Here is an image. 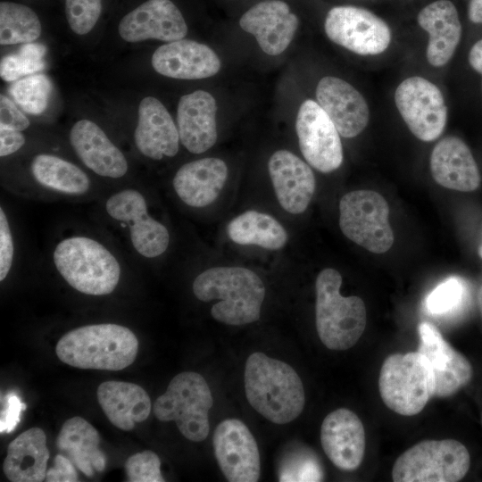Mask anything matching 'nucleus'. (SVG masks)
<instances>
[{"instance_id": "obj_1", "label": "nucleus", "mask_w": 482, "mask_h": 482, "mask_svg": "<svg viewBox=\"0 0 482 482\" xmlns=\"http://www.w3.org/2000/svg\"><path fill=\"white\" fill-rule=\"evenodd\" d=\"M245 396L251 406L268 420L286 424L303 411V382L287 363L261 352L249 355L245 368Z\"/></svg>"}, {"instance_id": "obj_2", "label": "nucleus", "mask_w": 482, "mask_h": 482, "mask_svg": "<svg viewBox=\"0 0 482 482\" xmlns=\"http://www.w3.org/2000/svg\"><path fill=\"white\" fill-rule=\"evenodd\" d=\"M195 297L203 302L218 300L211 314L219 322L240 326L259 320L265 297L260 277L243 267H213L200 273L193 282Z\"/></svg>"}, {"instance_id": "obj_3", "label": "nucleus", "mask_w": 482, "mask_h": 482, "mask_svg": "<svg viewBox=\"0 0 482 482\" xmlns=\"http://www.w3.org/2000/svg\"><path fill=\"white\" fill-rule=\"evenodd\" d=\"M138 340L127 327L101 323L79 327L63 335L55 353L64 363L84 370H120L131 365Z\"/></svg>"}, {"instance_id": "obj_4", "label": "nucleus", "mask_w": 482, "mask_h": 482, "mask_svg": "<svg viewBox=\"0 0 482 482\" xmlns=\"http://www.w3.org/2000/svg\"><path fill=\"white\" fill-rule=\"evenodd\" d=\"M62 278L77 291L89 295L113 292L120 278L117 258L103 244L85 236L61 240L53 253Z\"/></svg>"}, {"instance_id": "obj_5", "label": "nucleus", "mask_w": 482, "mask_h": 482, "mask_svg": "<svg viewBox=\"0 0 482 482\" xmlns=\"http://www.w3.org/2000/svg\"><path fill=\"white\" fill-rule=\"evenodd\" d=\"M342 276L335 269L322 270L315 283L316 328L320 341L330 350H347L362 337L366 308L358 296L340 294Z\"/></svg>"}, {"instance_id": "obj_6", "label": "nucleus", "mask_w": 482, "mask_h": 482, "mask_svg": "<svg viewBox=\"0 0 482 482\" xmlns=\"http://www.w3.org/2000/svg\"><path fill=\"white\" fill-rule=\"evenodd\" d=\"M378 390L390 410L403 416L416 415L435 396L433 368L419 351L391 354L381 366Z\"/></svg>"}, {"instance_id": "obj_7", "label": "nucleus", "mask_w": 482, "mask_h": 482, "mask_svg": "<svg viewBox=\"0 0 482 482\" xmlns=\"http://www.w3.org/2000/svg\"><path fill=\"white\" fill-rule=\"evenodd\" d=\"M212 404L204 378L194 371H184L176 375L155 400L154 414L160 421H175L187 439L201 442L209 434L208 414Z\"/></svg>"}, {"instance_id": "obj_8", "label": "nucleus", "mask_w": 482, "mask_h": 482, "mask_svg": "<svg viewBox=\"0 0 482 482\" xmlns=\"http://www.w3.org/2000/svg\"><path fill=\"white\" fill-rule=\"evenodd\" d=\"M467 448L454 439L425 440L404 451L395 461V482H456L468 472Z\"/></svg>"}, {"instance_id": "obj_9", "label": "nucleus", "mask_w": 482, "mask_h": 482, "mask_svg": "<svg viewBox=\"0 0 482 482\" xmlns=\"http://www.w3.org/2000/svg\"><path fill=\"white\" fill-rule=\"evenodd\" d=\"M388 216L386 200L375 191H352L340 199L339 226L343 234L372 253H383L394 243Z\"/></svg>"}, {"instance_id": "obj_10", "label": "nucleus", "mask_w": 482, "mask_h": 482, "mask_svg": "<svg viewBox=\"0 0 482 482\" xmlns=\"http://www.w3.org/2000/svg\"><path fill=\"white\" fill-rule=\"evenodd\" d=\"M324 29L332 42L361 55L378 54L391 41V30L381 18L353 5L330 9Z\"/></svg>"}, {"instance_id": "obj_11", "label": "nucleus", "mask_w": 482, "mask_h": 482, "mask_svg": "<svg viewBox=\"0 0 482 482\" xmlns=\"http://www.w3.org/2000/svg\"><path fill=\"white\" fill-rule=\"evenodd\" d=\"M395 102L417 138L430 142L444 131L447 108L440 89L429 80L419 76L404 79L395 90Z\"/></svg>"}, {"instance_id": "obj_12", "label": "nucleus", "mask_w": 482, "mask_h": 482, "mask_svg": "<svg viewBox=\"0 0 482 482\" xmlns=\"http://www.w3.org/2000/svg\"><path fill=\"white\" fill-rule=\"evenodd\" d=\"M105 210L111 218L128 227L131 244L140 255L155 258L167 250L169 231L151 217L140 191L127 188L112 195L105 203Z\"/></svg>"}, {"instance_id": "obj_13", "label": "nucleus", "mask_w": 482, "mask_h": 482, "mask_svg": "<svg viewBox=\"0 0 482 482\" xmlns=\"http://www.w3.org/2000/svg\"><path fill=\"white\" fill-rule=\"evenodd\" d=\"M295 129L300 150L310 165L323 173L340 167L343 162L340 134L318 103L307 99L301 104Z\"/></svg>"}, {"instance_id": "obj_14", "label": "nucleus", "mask_w": 482, "mask_h": 482, "mask_svg": "<svg viewBox=\"0 0 482 482\" xmlns=\"http://www.w3.org/2000/svg\"><path fill=\"white\" fill-rule=\"evenodd\" d=\"M212 444L218 465L228 481L256 482L261 461L256 441L247 426L237 419L221 421Z\"/></svg>"}, {"instance_id": "obj_15", "label": "nucleus", "mask_w": 482, "mask_h": 482, "mask_svg": "<svg viewBox=\"0 0 482 482\" xmlns=\"http://www.w3.org/2000/svg\"><path fill=\"white\" fill-rule=\"evenodd\" d=\"M118 31L126 42L157 39L169 43L183 39L187 26L170 0H148L120 20Z\"/></svg>"}, {"instance_id": "obj_16", "label": "nucleus", "mask_w": 482, "mask_h": 482, "mask_svg": "<svg viewBox=\"0 0 482 482\" xmlns=\"http://www.w3.org/2000/svg\"><path fill=\"white\" fill-rule=\"evenodd\" d=\"M418 351L429 361L436 377V397H449L466 386L472 378V367L430 322L418 326Z\"/></svg>"}, {"instance_id": "obj_17", "label": "nucleus", "mask_w": 482, "mask_h": 482, "mask_svg": "<svg viewBox=\"0 0 482 482\" xmlns=\"http://www.w3.org/2000/svg\"><path fill=\"white\" fill-rule=\"evenodd\" d=\"M320 443L327 457L339 470H357L365 453V431L362 420L349 409L335 410L321 424Z\"/></svg>"}, {"instance_id": "obj_18", "label": "nucleus", "mask_w": 482, "mask_h": 482, "mask_svg": "<svg viewBox=\"0 0 482 482\" xmlns=\"http://www.w3.org/2000/svg\"><path fill=\"white\" fill-rule=\"evenodd\" d=\"M298 24V17L281 0L262 1L239 20L242 29L253 35L262 50L270 55L280 54L287 48Z\"/></svg>"}, {"instance_id": "obj_19", "label": "nucleus", "mask_w": 482, "mask_h": 482, "mask_svg": "<svg viewBox=\"0 0 482 482\" xmlns=\"http://www.w3.org/2000/svg\"><path fill=\"white\" fill-rule=\"evenodd\" d=\"M316 98L342 137H356L366 128L370 118L368 104L345 80L333 76L322 78L316 87Z\"/></svg>"}, {"instance_id": "obj_20", "label": "nucleus", "mask_w": 482, "mask_h": 482, "mask_svg": "<svg viewBox=\"0 0 482 482\" xmlns=\"http://www.w3.org/2000/svg\"><path fill=\"white\" fill-rule=\"evenodd\" d=\"M152 66L165 77L201 79L215 75L220 69V61L206 45L179 39L159 46L152 55Z\"/></svg>"}, {"instance_id": "obj_21", "label": "nucleus", "mask_w": 482, "mask_h": 482, "mask_svg": "<svg viewBox=\"0 0 482 482\" xmlns=\"http://www.w3.org/2000/svg\"><path fill=\"white\" fill-rule=\"evenodd\" d=\"M268 169L281 207L293 214L303 212L315 190L310 166L293 153L278 150L270 156Z\"/></svg>"}, {"instance_id": "obj_22", "label": "nucleus", "mask_w": 482, "mask_h": 482, "mask_svg": "<svg viewBox=\"0 0 482 482\" xmlns=\"http://www.w3.org/2000/svg\"><path fill=\"white\" fill-rule=\"evenodd\" d=\"M70 143L80 161L96 174L120 179L127 173L124 154L95 122L86 119L77 121L70 131Z\"/></svg>"}, {"instance_id": "obj_23", "label": "nucleus", "mask_w": 482, "mask_h": 482, "mask_svg": "<svg viewBox=\"0 0 482 482\" xmlns=\"http://www.w3.org/2000/svg\"><path fill=\"white\" fill-rule=\"evenodd\" d=\"M217 104L207 91L195 90L180 97L177 123L182 145L193 154H202L217 140Z\"/></svg>"}, {"instance_id": "obj_24", "label": "nucleus", "mask_w": 482, "mask_h": 482, "mask_svg": "<svg viewBox=\"0 0 482 482\" xmlns=\"http://www.w3.org/2000/svg\"><path fill=\"white\" fill-rule=\"evenodd\" d=\"M134 139L140 153L153 160L178 154L180 141L178 127L157 98L146 96L140 102Z\"/></svg>"}, {"instance_id": "obj_25", "label": "nucleus", "mask_w": 482, "mask_h": 482, "mask_svg": "<svg viewBox=\"0 0 482 482\" xmlns=\"http://www.w3.org/2000/svg\"><path fill=\"white\" fill-rule=\"evenodd\" d=\"M430 170L433 179L449 189L470 192L480 184L476 161L468 145L457 137H446L435 145Z\"/></svg>"}, {"instance_id": "obj_26", "label": "nucleus", "mask_w": 482, "mask_h": 482, "mask_svg": "<svg viewBox=\"0 0 482 482\" xmlns=\"http://www.w3.org/2000/svg\"><path fill=\"white\" fill-rule=\"evenodd\" d=\"M227 177L226 163L219 158L207 157L182 165L176 172L172 185L183 203L201 208L217 199Z\"/></svg>"}, {"instance_id": "obj_27", "label": "nucleus", "mask_w": 482, "mask_h": 482, "mask_svg": "<svg viewBox=\"0 0 482 482\" xmlns=\"http://www.w3.org/2000/svg\"><path fill=\"white\" fill-rule=\"evenodd\" d=\"M417 20L428 33V62L435 67L444 66L453 57L461 37L456 7L449 0H437L421 9Z\"/></svg>"}, {"instance_id": "obj_28", "label": "nucleus", "mask_w": 482, "mask_h": 482, "mask_svg": "<svg viewBox=\"0 0 482 482\" xmlns=\"http://www.w3.org/2000/svg\"><path fill=\"white\" fill-rule=\"evenodd\" d=\"M96 396L108 420L121 430H131L136 423L145 420L151 412L149 395L134 383L104 381L99 385Z\"/></svg>"}, {"instance_id": "obj_29", "label": "nucleus", "mask_w": 482, "mask_h": 482, "mask_svg": "<svg viewBox=\"0 0 482 482\" xmlns=\"http://www.w3.org/2000/svg\"><path fill=\"white\" fill-rule=\"evenodd\" d=\"M49 455L45 432L29 428L9 444L4 473L12 482H41L46 477Z\"/></svg>"}, {"instance_id": "obj_30", "label": "nucleus", "mask_w": 482, "mask_h": 482, "mask_svg": "<svg viewBox=\"0 0 482 482\" xmlns=\"http://www.w3.org/2000/svg\"><path fill=\"white\" fill-rule=\"evenodd\" d=\"M100 436L85 419L76 416L67 420L56 439V445L87 477L105 468L106 458L99 448Z\"/></svg>"}, {"instance_id": "obj_31", "label": "nucleus", "mask_w": 482, "mask_h": 482, "mask_svg": "<svg viewBox=\"0 0 482 482\" xmlns=\"http://www.w3.org/2000/svg\"><path fill=\"white\" fill-rule=\"evenodd\" d=\"M30 171L42 187L68 195H84L91 186L90 179L79 167L53 154L36 155Z\"/></svg>"}, {"instance_id": "obj_32", "label": "nucleus", "mask_w": 482, "mask_h": 482, "mask_svg": "<svg viewBox=\"0 0 482 482\" xmlns=\"http://www.w3.org/2000/svg\"><path fill=\"white\" fill-rule=\"evenodd\" d=\"M227 232L236 244L255 245L270 250H278L287 242L284 227L271 215L257 211H247L235 217L228 224Z\"/></svg>"}, {"instance_id": "obj_33", "label": "nucleus", "mask_w": 482, "mask_h": 482, "mask_svg": "<svg viewBox=\"0 0 482 482\" xmlns=\"http://www.w3.org/2000/svg\"><path fill=\"white\" fill-rule=\"evenodd\" d=\"M41 34V23L29 7L13 2L0 4V44L31 43Z\"/></svg>"}, {"instance_id": "obj_34", "label": "nucleus", "mask_w": 482, "mask_h": 482, "mask_svg": "<svg viewBox=\"0 0 482 482\" xmlns=\"http://www.w3.org/2000/svg\"><path fill=\"white\" fill-rule=\"evenodd\" d=\"M279 481H320L324 478L321 464L316 454L300 444L285 446L278 461Z\"/></svg>"}, {"instance_id": "obj_35", "label": "nucleus", "mask_w": 482, "mask_h": 482, "mask_svg": "<svg viewBox=\"0 0 482 482\" xmlns=\"http://www.w3.org/2000/svg\"><path fill=\"white\" fill-rule=\"evenodd\" d=\"M52 89L53 85L48 77L34 74L13 81L9 92L24 112L38 115L47 108Z\"/></svg>"}, {"instance_id": "obj_36", "label": "nucleus", "mask_w": 482, "mask_h": 482, "mask_svg": "<svg viewBox=\"0 0 482 482\" xmlns=\"http://www.w3.org/2000/svg\"><path fill=\"white\" fill-rule=\"evenodd\" d=\"M46 48L42 44H23L16 53L5 55L1 60V78L7 82H13L42 71L46 66Z\"/></svg>"}, {"instance_id": "obj_37", "label": "nucleus", "mask_w": 482, "mask_h": 482, "mask_svg": "<svg viewBox=\"0 0 482 482\" xmlns=\"http://www.w3.org/2000/svg\"><path fill=\"white\" fill-rule=\"evenodd\" d=\"M468 299L463 279L450 277L438 284L426 297L425 307L432 315H449L460 311Z\"/></svg>"}, {"instance_id": "obj_38", "label": "nucleus", "mask_w": 482, "mask_h": 482, "mask_svg": "<svg viewBox=\"0 0 482 482\" xmlns=\"http://www.w3.org/2000/svg\"><path fill=\"white\" fill-rule=\"evenodd\" d=\"M102 12V0H65L67 21L73 32L85 35L96 24Z\"/></svg>"}, {"instance_id": "obj_39", "label": "nucleus", "mask_w": 482, "mask_h": 482, "mask_svg": "<svg viewBox=\"0 0 482 482\" xmlns=\"http://www.w3.org/2000/svg\"><path fill=\"white\" fill-rule=\"evenodd\" d=\"M128 481L163 482L161 461L158 455L149 450L131 455L125 462Z\"/></svg>"}, {"instance_id": "obj_40", "label": "nucleus", "mask_w": 482, "mask_h": 482, "mask_svg": "<svg viewBox=\"0 0 482 482\" xmlns=\"http://www.w3.org/2000/svg\"><path fill=\"white\" fill-rule=\"evenodd\" d=\"M13 240L7 216L0 207V280L10 272L13 260Z\"/></svg>"}, {"instance_id": "obj_41", "label": "nucleus", "mask_w": 482, "mask_h": 482, "mask_svg": "<svg viewBox=\"0 0 482 482\" xmlns=\"http://www.w3.org/2000/svg\"><path fill=\"white\" fill-rule=\"evenodd\" d=\"M29 126V119L7 96H0V129L22 131Z\"/></svg>"}, {"instance_id": "obj_42", "label": "nucleus", "mask_w": 482, "mask_h": 482, "mask_svg": "<svg viewBox=\"0 0 482 482\" xmlns=\"http://www.w3.org/2000/svg\"><path fill=\"white\" fill-rule=\"evenodd\" d=\"M4 399V408L1 411V432L10 433L19 423L20 413L25 409V404L12 392L6 395Z\"/></svg>"}, {"instance_id": "obj_43", "label": "nucleus", "mask_w": 482, "mask_h": 482, "mask_svg": "<svg viewBox=\"0 0 482 482\" xmlns=\"http://www.w3.org/2000/svg\"><path fill=\"white\" fill-rule=\"evenodd\" d=\"M54 463V466L46 471V480L47 482H75L79 480L75 465L69 458L57 454Z\"/></svg>"}, {"instance_id": "obj_44", "label": "nucleus", "mask_w": 482, "mask_h": 482, "mask_svg": "<svg viewBox=\"0 0 482 482\" xmlns=\"http://www.w3.org/2000/svg\"><path fill=\"white\" fill-rule=\"evenodd\" d=\"M26 142L21 131L0 129V156L10 155L21 149Z\"/></svg>"}, {"instance_id": "obj_45", "label": "nucleus", "mask_w": 482, "mask_h": 482, "mask_svg": "<svg viewBox=\"0 0 482 482\" xmlns=\"http://www.w3.org/2000/svg\"><path fill=\"white\" fill-rule=\"evenodd\" d=\"M470 66L482 75V39L477 41L469 54Z\"/></svg>"}, {"instance_id": "obj_46", "label": "nucleus", "mask_w": 482, "mask_h": 482, "mask_svg": "<svg viewBox=\"0 0 482 482\" xmlns=\"http://www.w3.org/2000/svg\"><path fill=\"white\" fill-rule=\"evenodd\" d=\"M468 16L472 22L482 23V0H470Z\"/></svg>"}, {"instance_id": "obj_47", "label": "nucleus", "mask_w": 482, "mask_h": 482, "mask_svg": "<svg viewBox=\"0 0 482 482\" xmlns=\"http://www.w3.org/2000/svg\"><path fill=\"white\" fill-rule=\"evenodd\" d=\"M478 302L479 311H480V313H481V316H482V287L478 291Z\"/></svg>"}, {"instance_id": "obj_48", "label": "nucleus", "mask_w": 482, "mask_h": 482, "mask_svg": "<svg viewBox=\"0 0 482 482\" xmlns=\"http://www.w3.org/2000/svg\"><path fill=\"white\" fill-rule=\"evenodd\" d=\"M478 254L482 258V245L478 249Z\"/></svg>"}]
</instances>
